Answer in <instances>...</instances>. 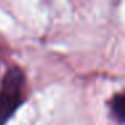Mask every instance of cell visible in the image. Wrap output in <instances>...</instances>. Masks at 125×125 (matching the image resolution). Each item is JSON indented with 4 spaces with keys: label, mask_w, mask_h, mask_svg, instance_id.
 <instances>
[{
    "label": "cell",
    "mask_w": 125,
    "mask_h": 125,
    "mask_svg": "<svg viewBox=\"0 0 125 125\" xmlns=\"http://www.w3.org/2000/svg\"><path fill=\"white\" fill-rule=\"evenodd\" d=\"M24 101V71L18 66H11L0 81V125H6Z\"/></svg>",
    "instance_id": "6da1fadb"
},
{
    "label": "cell",
    "mask_w": 125,
    "mask_h": 125,
    "mask_svg": "<svg viewBox=\"0 0 125 125\" xmlns=\"http://www.w3.org/2000/svg\"><path fill=\"white\" fill-rule=\"evenodd\" d=\"M108 105L112 117L120 124H125V92L114 94Z\"/></svg>",
    "instance_id": "7a4b0ae2"
}]
</instances>
